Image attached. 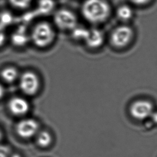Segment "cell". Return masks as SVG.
Wrapping results in <instances>:
<instances>
[{"instance_id":"cell-1","label":"cell","mask_w":157,"mask_h":157,"mask_svg":"<svg viewBox=\"0 0 157 157\" xmlns=\"http://www.w3.org/2000/svg\"><path fill=\"white\" fill-rule=\"evenodd\" d=\"M81 13L88 23L98 25L105 22L111 13V7L106 0H85Z\"/></svg>"},{"instance_id":"cell-2","label":"cell","mask_w":157,"mask_h":157,"mask_svg":"<svg viewBox=\"0 0 157 157\" xmlns=\"http://www.w3.org/2000/svg\"><path fill=\"white\" fill-rule=\"evenodd\" d=\"M30 40L38 48L50 46L55 40L56 33L53 25L47 21H40L33 28L29 34Z\"/></svg>"},{"instance_id":"cell-3","label":"cell","mask_w":157,"mask_h":157,"mask_svg":"<svg viewBox=\"0 0 157 157\" xmlns=\"http://www.w3.org/2000/svg\"><path fill=\"white\" fill-rule=\"evenodd\" d=\"M134 31L130 26L126 24L115 27L110 33L109 40L112 46L117 48H123L132 42Z\"/></svg>"},{"instance_id":"cell-4","label":"cell","mask_w":157,"mask_h":157,"mask_svg":"<svg viewBox=\"0 0 157 157\" xmlns=\"http://www.w3.org/2000/svg\"><path fill=\"white\" fill-rule=\"evenodd\" d=\"M55 26L61 31H71L78 25V18L75 13L67 9L56 10L53 15Z\"/></svg>"},{"instance_id":"cell-5","label":"cell","mask_w":157,"mask_h":157,"mask_svg":"<svg viewBox=\"0 0 157 157\" xmlns=\"http://www.w3.org/2000/svg\"><path fill=\"white\" fill-rule=\"evenodd\" d=\"M21 91L28 96H34L39 90L40 81L39 76L33 71H26L20 74L18 79Z\"/></svg>"},{"instance_id":"cell-6","label":"cell","mask_w":157,"mask_h":157,"mask_svg":"<svg viewBox=\"0 0 157 157\" xmlns=\"http://www.w3.org/2000/svg\"><path fill=\"white\" fill-rule=\"evenodd\" d=\"M154 110L153 103L146 99H137L133 101L129 106L130 115L138 121L148 120Z\"/></svg>"},{"instance_id":"cell-7","label":"cell","mask_w":157,"mask_h":157,"mask_svg":"<svg viewBox=\"0 0 157 157\" xmlns=\"http://www.w3.org/2000/svg\"><path fill=\"white\" fill-rule=\"evenodd\" d=\"M39 122L31 118H25L20 120L15 126V132L17 136L25 140L36 136L39 129Z\"/></svg>"},{"instance_id":"cell-8","label":"cell","mask_w":157,"mask_h":157,"mask_svg":"<svg viewBox=\"0 0 157 157\" xmlns=\"http://www.w3.org/2000/svg\"><path fill=\"white\" fill-rule=\"evenodd\" d=\"M8 109L10 113L15 117L26 115L30 110V104L28 100L21 96L12 98L8 102Z\"/></svg>"},{"instance_id":"cell-9","label":"cell","mask_w":157,"mask_h":157,"mask_svg":"<svg viewBox=\"0 0 157 157\" xmlns=\"http://www.w3.org/2000/svg\"><path fill=\"white\" fill-rule=\"evenodd\" d=\"M105 40V36L101 29L93 28L88 29L86 36L83 43L87 47L91 49H96L101 47Z\"/></svg>"},{"instance_id":"cell-10","label":"cell","mask_w":157,"mask_h":157,"mask_svg":"<svg viewBox=\"0 0 157 157\" xmlns=\"http://www.w3.org/2000/svg\"><path fill=\"white\" fill-rule=\"evenodd\" d=\"M29 39H30L29 34L26 32L24 28L17 29L11 36L12 44L17 47L24 46L28 43Z\"/></svg>"},{"instance_id":"cell-11","label":"cell","mask_w":157,"mask_h":157,"mask_svg":"<svg viewBox=\"0 0 157 157\" xmlns=\"http://www.w3.org/2000/svg\"><path fill=\"white\" fill-rule=\"evenodd\" d=\"M20 74L18 69L13 66H7L3 68L0 72L1 78L7 83H12L18 80Z\"/></svg>"},{"instance_id":"cell-12","label":"cell","mask_w":157,"mask_h":157,"mask_svg":"<svg viewBox=\"0 0 157 157\" xmlns=\"http://www.w3.org/2000/svg\"><path fill=\"white\" fill-rule=\"evenodd\" d=\"M134 15V12L133 9L127 4L121 5L116 10V16L122 22H128L132 20Z\"/></svg>"},{"instance_id":"cell-13","label":"cell","mask_w":157,"mask_h":157,"mask_svg":"<svg viewBox=\"0 0 157 157\" xmlns=\"http://www.w3.org/2000/svg\"><path fill=\"white\" fill-rule=\"evenodd\" d=\"M34 137L37 145L42 148L48 147L53 141L51 133L47 130H39Z\"/></svg>"},{"instance_id":"cell-14","label":"cell","mask_w":157,"mask_h":157,"mask_svg":"<svg viewBox=\"0 0 157 157\" xmlns=\"http://www.w3.org/2000/svg\"><path fill=\"white\" fill-rule=\"evenodd\" d=\"M55 7L53 0H39L37 4V12L40 14L47 15L52 13Z\"/></svg>"},{"instance_id":"cell-15","label":"cell","mask_w":157,"mask_h":157,"mask_svg":"<svg viewBox=\"0 0 157 157\" xmlns=\"http://www.w3.org/2000/svg\"><path fill=\"white\" fill-rule=\"evenodd\" d=\"M88 31V28L77 25L70 32H71V37L74 40L77 41L83 42V40H85L86 36Z\"/></svg>"},{"instance_id":"cell-16","label":"cell","mask_w":157,"mask_h":157,"mask_svg":"<svg viewBox=\"0 0 157 157\" xmlns=\"http://www.w3.org/2000/svg\"><path fill=\"white\" fill-rule=\"evenodd\" d=\"M13 16L8 11H4L0 13V25L6 28L13 21Z\"/></svg>"},{"instance_id":"cell-17","label":"cell","mask_w":157,"mask_h":157,"mask_svg":"<svg viewBox=\"0 0 157 157\" xmlns=\"http://www.w3.org/2000/svg\"><path fill=\"white\" fill-rule=\"evenodd\" d=\"M31 1L32 0H9L12 6L20 9L27 8L31 4Z\"/></svg>"},{"instance_id":"cell-18","label":"cell","mask_w":157,"mask_h":157,"mask_svg":"<svg viewBox=\"0 0 157 157\" xmlns=\"http://www.w3.org/2000/svg\"><path fill=\"white\" fill-rule=\"evenodd\" d=\"M7 38L6 28L0 25V47H2L6 42Z\"/></svg>"},{"instance_id":"cell-19","label":"cell","mask_w":157,"mask_h":157,"mask_svg":"<svg viewBox=\"0 0 157 157\" xmlns=\"http://www.w3.org/2000/svg\"><path fill=\"white\" fill-rule=\"evenodd\" d=\"M132 4L138 6H145L150 3L151 0H129Z\"/></svg>"},{"instance_id":"cell-20","label":"cell","mask_w":157,"mask_h":157,"mask_svg":"<svg viewBox=\"0 0 157 157\" xmlns=\"http://www.w3.org/2000/svg\"><path fill=\"white\" fill-rule=\"evenodd\" d=\"M0 157H9V151L7 148L0 146Z\"/></svg>"},{"instance_id":"cell-21","label":"cell","mask_w":157,"mask_h":157,"mask_svg":"<svg viewBox=\"0 0 157 157\" xmlns=\"http://www.w3.org/2000/svg\"><path fill=\"white\" fill-rule=\"evenodd\" d=\"M148 119L151 121L153 124H157V110H155Z\"/></svg>"},{"instance_id":"cell-22","label":"cell","mask_w":157,"mask_h":157,"mask_svg":"<svg viewBox=\"0 0 157 157\" xmlns=\"http://www.w3.org/2000/svg\"><path fill=\"white\" fill-rule=\"evenodd\" d=\"M4 93H5L4 88L2 86V85L1 83H0V99L4 96Z\"/></svg>"},{"instance_id":"cell-23","label":"cell","mask_w":157,"mask_h":157,"mask_svg":"<svg viewBox=\"0 0 157 157\" xmlns=\"http://www.w3.org/2000/svg\"><path fill=\"white\" fill-rule=\"evenodd\" d=\"M3 137V134H2V132L1 131V130H0V141L2 140Z\"/></svg>"},{"instance_id":"cell-24","label":"cell","mask_w":157,"mask_h":157,"mask_svg":"<svg viewBox=\"0 0 157 157\" xmlns=\"http://www.w3.org/2000/svg\"><path fill=\"white\" fill-rule=\"evenodd\" d=\"M12 157H20L18 155H14V156H13Z\"/></svg>"}]
</instances>
